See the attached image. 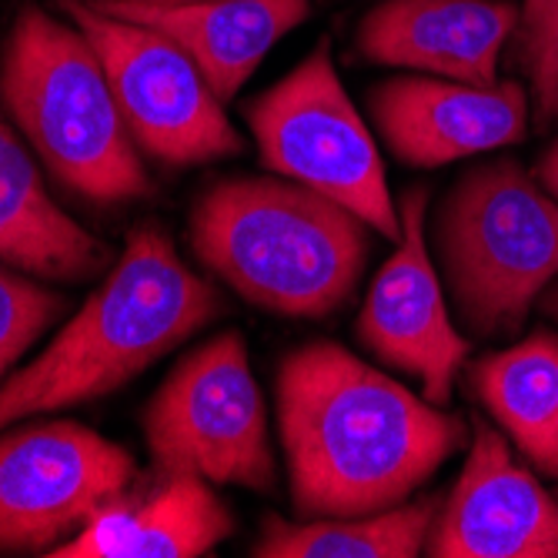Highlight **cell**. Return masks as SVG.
Returning a JSON list of instances; mask_svg holds the SVG:
<instances>
[{"label":"cell","instance_id":"cell-1","mask_svg":"<svg viewBox=\"0 0 558 558\" xmlns=\"http://www.w3.org/2000/svg\"><path fill=\"white\" fill-rule=\"evenodd\" d=\"M278 422L304 519L395 509L469 441L462 415H448L331 341L284 359Z\"/></svg>","mask_w":558,"mask_h":558},{"label":"cell","instance_id":"cell-2","mask_svg":"<svg viewBox=\"0 0 558 558\" xmlns=\"http://www.w3.org/2000/svg\"><path fill=\"white\" fill-rule=\"evenodd\" d=\"M161 225H137L118 265L37 359L0 385V428L97 401L165 359L221 312Z\"/></svg>","mask_w":558,"mask_h":558},{"label":"cell","instance_id":"cell-3","mask_svg":"<svg viewBox=\"0 0 558 558\" xmlns=\"http://www.w3.org/2000/svg\"><path fill=\"white\" fill-rule=\"evenodd\" d=\"M194 255L241 298L284 318H325L368 262V225L288 178H228L191 215Z\"/></svg>","mask_w":558,"mask_h":558},{"label":"cell","instance_id":"cell-4","mask_svg":"<svg viewBox=\"0 0 558 558\" xmlns=\"http://www.w3.org/2000/svg\"><path fill=\"white\" fill-rule=\"evenodd\" d=\"M0 97L40 165L68 191L97 205L147 194L137 141L105 64L74 24L24 4L0 58Z\"/></svg>","mask_w":558,"mask_h":558},{"label":"cell","instance_id":"cell-5","mask_svg":"<svg viewBox=\"0 0 558 558\" xmlns=\"http://www.w3.org/2000/svg\"><path fill=\"white\" fill-rule=\"evenodd\" d=\"M435 241L465 328L515 335L558 278V201L519 161H492L445 197Z\"/></svg>","mask_w":558,"mask_h":558},{"label":"cell","instance_id":"cell-6","mask_svg":"<svg viewBox=\"0 0 558 558\" xmlns=\"http://www.w3.org/2000/svg\"><path fill=\"white\" fill-rule=\"evenodd\" d=\"M247 128L268 171L338 201L381 238H401V215L385 181L378 144L351 105L328 40L251 100Z\"/></svg>","mask_w":558,"mask_h":558},{"label":"cell","instance_id":"cell-7","mask_svg":"<svg viewBox=\"0 0 558 558\" xmlns=\"http://www.w3.org/2000/svg\"><path fill=\"white\" fill-rule=\"evenodd\" d=\"M144 438L161 475L275 488L268 412L241 331L215 335L168 375L144 412Z\"/></svg>","mask_w":558,"mask_h":558},{"label":"cell","instance_id":"cell-8","mask_svg":"<svg viewBox=\"0 0 558 558\" xmlns=\"http://www.w3.org/2000/svg\"><path fill=\"white\" fill-rule=\"evenodd\" d=\"M58 8L97 50L118 108L141 150L165 165H211L244 150L208 77L161 31L114 17L90 0Z\"/></svg>","mask_w":558,"mask_h":558},{"label":"cell","instance_id":"cell-9","mask_svg":"<svg viewBox=\"0 0 558 558\" xmlns=\"http://www.w3.org/2000/svg\"><path fill=\"white\" fill-rule=\"evenodd\" d=\"M137 475L131 454L77 422L0 435V551H50Z\"/></svg>","mask_w":558,"mask_h":558},{"label":"cell","instance_id":"cell-10","mask_svg":"<svg viewBox=\"0 0 558 558\" xmlns=\"http://www.w3.org/2000/svg\"><path fill=\"white\" fill-rule=\"evenodd\" d=\"M401 238L375 275L359 315V338L378 359L412 375L432 404L451 401L454 375L469 359V338L451 325L445 291L425 247V191L401 197Z\"/></svg>","mask_w":558,"mask_h":558},{"label":"cell","instance_id":"cell-11","mask_svg":"<svg viewBox=\"0 0 558 558\" xmlns=\"http://www.w3.org/2000/svg\"><path fill=\"white\" fill-rule=\"evenodd\" d=\"M425 551L435 558H558V495H548L505 438L478 422Z\"/></svg>","mask_w":558,"mask_h":558},{"label":"cell","instance_id":"cell-12","mask_svg":"<svg viewBox=\"0 0 558 558\" xmlns=\"http://www.w3.org/2000/svg\"><path fill=\"white\" fill-rule=\"evenodd\" d=\"M368 105L388 150L412 168H441L509 147L529 131V90L522 81L391 77L368 94Z\"/></svg>","mask_w":558,"mask_h":558},{"label":"cell","instance_id":"cell-13","mask_svg":"<svg viewBox=\"0 0 558 558\" xmlns=\"http://www.w3.org/2000/svg\"><path fill=\"white\" fill-rule=\"evenodd\" d=\"M519 17L512 0H381L365 14L354 47L372 64L495 84Z\"/></svg>","mask_w":558,"mask_h":558},{"label":"cell","instance_id":"cell-14","mask_svg":"<svg viewBox=\"0 0 558 558\" xmlns=\"http://www.w3.org/2000/svg\"><path fill=\"white\" fill-rule=\"evenodd\" d=\"M234 532L228 505L201 475H165L141 498H111L47 555L54 558H197Z\"/></svg>","mask_w":558,"mask_h":558},{"label":"cell","instance_id":"cell-15","mask_svg":"<svg viewBox=\"0 0 558 558\" xmlns=\"http://www.w3.org/2000/svg\"><path fill=\"white\" fill-rule=\"evenodd\" d=\"M94 8L168 34L208 77L221 100H231L258 71L268 50L304 24L312 0H205V4H131L90 0Z\"/></svg>","mask_w":558,"mask_h":558},{"label":"cell","instance_id":"cell-16","mask_svg":"<svg viewBox=\"0 0 558 558\" xmlns=\"http://www.w3.org/2000/svg\"><path fill=\"white\" fill-rule=\"evenodd\" d=\"M0 262L50 281H81L108 247L50 201L37 165L0 111Z\"/></svg>","mask_w":558,"mask_h":558},{"label":"cell","instance_id":"cell-17","mask_svg":"<svg viewBox=\"0 0 558 558\" xmlns=\"http://www.w3.org/2000/svg\"><path fill=\"white\" fill-rule=\"evenodd\" d=\"M469 388L542 475L558 478V335L525 341L469 365Z\"/></svg>","mask_w":558,"mask_h":558},{"label":"cell","instance_id":"cell-18","mask_svg":"<svg viewBox=\"0 0 558 558\" xmlns=\"http://www.w3.org/2000/svg\"><path fill=\"white\" fill-rule=\"evenodd\" d=\"M441 512L438 498H418L372 515H325L291 525L271 515L251 548L258 558H415Z\"/></svg>","mask_w":558,"mask_h":558},{"label":"cell","instance_id":"cell-19","mask_svg":"<svg viewBox=\"0 0 558 558\" xmlns=\"http://www.w3.org/2000/svg\"><path fill=\"white\" fill-rule=\"evenodd\" d=\"M64 298L50 291L0 262V385L8 381L11 365L24 359V351L47 331L50 322H58L64 312Z\"/></svg>","mask_w":558,"mask_h":558},{"label":"cell","instance_id":"cell-20","mask_svg":"<svg viewBox=\"0 0 558 558\" xmlns=\"http://www.w3.org/2000/svg\"><path fill=\"white\" fill-rule=\"evenodd\" d=\"M519 44L542 121L558 118V0H522Z\"/></svg>","mask_w":558,"mask_h":558},{"label":"cell","instance_id":"cell-21","mask_svg":"<svg viewBox=\"0 0 558 558\" xmlns=\"http://www.w3.org/2000/svg\"><path fill=\"white\" fill-rule=\"evenodd\" d=\"M538 178H542V187L558 201V141L545 150L542 168H538Z\"/></svg>","mask_w":558,"mask_h":558},{"label":"cell","instance_id":"cell-22","mask_svg":"<svg viewBox=\"0 0 558 558\" xmlns=\"http://www.w3.org/2000/svg\"><path fill=\"white\" fill-rule=\"evenodd\" d=\"M542 308H545V315H548V318H555V322H558V278L545 288V294H542Z\"/></svg>","mask_w":558,"mask_h":558},{"label":"cell","instance_id":"cell-23","mask_svg":"<svg viewBox=\"0 0 558 558\" xmlns=\"http://www.w3.org/2000/svg\"><path fill=\"white\" fill-rule=\"evenodd\" d=\"M131 4H161V8H178V4H205V0H131Z\"/></svg>","mask_w":558,"mask_h":558}]
</instances>
